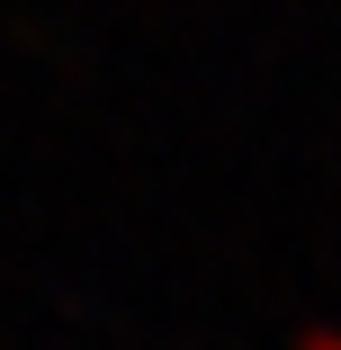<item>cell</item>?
Masks as SVG:
<instances>
[{"instance_id": "cell-1", "label": "cell", "mask_w": 341, "mask_h": 350, "mask_svg": "<svg viewBox=\"0 0 341 350\" xmlns=\"http://www.w3.org/2000/svg\"><path fill=\"white\" fill-rule=\"evenodd\" d=\"M297 350H341V332H305V341H297Z\"/></svg>"}]
</instances>
